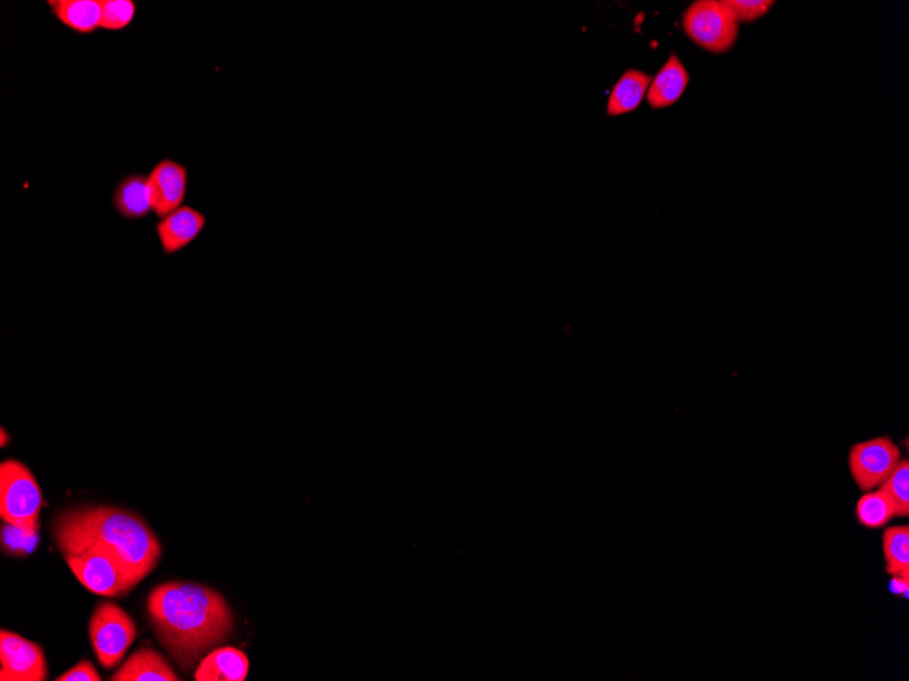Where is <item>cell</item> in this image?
Returning a JSON list of instances; mask_svg holds the SVG:
<instances>
[{
    "label": "cell",
    "instance_id": "obj_1",
    "mask_svg": "<svg viewBox=\"0 0 909 681\" xmlns=\"http://www.w3.org/2000/svg\"><path fill=\"white\" fill-rule=\"evenodd\" d=\"M147 614L164 648L188 672L211 646L233 630L227 600L215 589L191 582H166L147 597Z\"/></svg>",
    "mask_w": 909,
    "mask_h": 681
},
{
    "label": "cell",
    "instance_id": "obj_2",
    "mask_svg": "<svg viewBox=\"0 0 909 681\" xmlns=\"http://www.w3.org/2000/svg\"><path fill=\"white\" fill-rule=\"evenodd\" d=\"M56 545L97 542L117 557L138 584L157 568L161 542L145 519L118 507H80L62 513L54 525Z\"/></svg>",
    "mask_w": 909,
    "mask_h": 681
},
{
    "label": "cell",
    "instance_id": "obj_3",
    "mask_svg": "<svg viewBox=\"0 0 909 681\" xmlns=\"http://www.w3.org/2000/svg\"><path fill=\"white\" fill-rule=\"evenodd\" d=\"M80 584L103 597H120L138 585L119 559L97 542H57Z\"/></svg>",
    "mask_w": 909,
    "mask_h": 681
},
{
    "label": "cell",
    "instance_id": "obj_4",
    "mask_svg": "<svg viewBox=\"0 0 909 681\" xmlns=\"http://www.w3.org/2000/svg\"><path fill=\"white\" fill-rule=\"evenodd\" d=\"M681 26L690 42L713 55L727 54L738 42L740 24L726 0H696L683 11Z\"/></svg>",
    "mask_w": 909,
    "mask_h": 681
},
{
    "label": "cell",
    "instance_id": "obj_5",
    "mask_svg": "<svg viewBox=\"0 0 909 681\" xmlns=\"http://www.w3.org/2000/svg\"><path fill=\"white\" fill-rule=\"evenodd\" d=\"M43 492L33 472L17 460L0 465V516L24 529H40Z\"/></svg>",
    "mask_w": 909,
    "mask_h": 681
},
{
    "label": "cell",
    "instance_id": "obj_6",
    "mask_svg": "<svg viewBox=\"0 0 909 681\" xmlns=\"http://www.w3.org/2000/svg\"><path fill=\"white\" fill-rule=\"evenodd\" d=\"M89 631L97 660L106 669L117 667L136 638L135 623L113 602L97 605Z\"/></svg>",
    "mask_w": 909,
    "mask_h": 681
},
{
    "label": "cell",
    "instance_id": "obj_7",
    "mask_svg": "<svg viewBox=\"0 0 909 681\" xmlns=\"http://www.w3.org/2000/svg\"><path fill=\"white\" fill-rule=\"evenodd\" d=\"M901 460V450L891 438L877 437L850 449L848 469L856 486L867 493L881 487Z\"/></svg>",
    "mask_w": 909,
    "mask_h": 681
},
{
    "label": "cell",
    "instance_id": "obj_8",
    "mask_svg": "<svg viewBox=\"0 0 909 681\" xmlns=\"http://www.w3.org/2000/svg\"><path fill=\"white\" fill-rule=\"evenodd\" d=\"M0 680L44 681L48 679V667L44 651L37 644L22 635L2 630L0 633Z\"/></svg>",
    "mask_w": 909,
    "mask_h": 681
},
{
    "label": "cell",
    "instance_id": "obj_9",
    "mask_svg": "<svg viewBox=\"0 0 909 681\" xmlns=\"http://www.w3.org/2000/svg\"><path fill=\"white\" fill-rule=\"evenodd\" d=\"M153 212L160 218L180 209L187 195V167L172 160H163L147 177Z\"/></svg>",
    "mask_w": 909,
    "mask_h": 681
},
{
    "label": "cell",
    "instance_id": "obj_10",
    "mask_svg": "<svg viewBox=\"0 0 909 681\" xmlns=\"http://www.w3.org/2000/svg\"><path fill=\"white\" fill-rule=\"evenodd\" d=\"M206 227V217L193 207L182 206L161 218L157 235L166 255H175L198 239Z\"/></svg>",
    "mask_w": 909,
    "mask_h": 681
},
{
    "label": "cell",
    "instance_id": "obj_11",
    "mask_svg": "<svg viewBox=\"0 0 909 681\" xmlns=\"http://www.w3.org/2000/svg\"><path fill=\"white\" fill-rule=\"evenodd\" d=\"M689 73L680 57L671 52L669 59L653 78L647 94L648 106L653 109H665L676 106L689 85Z\"/></svg>",
    "mask_w": 909,
    "mask_h": 681
},
{
    "label": "cell",
    "instance_id": "obj_12",
    "mask_svg": "<svg viewBox=\"0 0 909 681\" xmlns=\"http://www.w3.org/2000/svg\"><path fill=\"white\" fill-rule=\"evenodd\" d=\"M249 672V657L243 651L227 646L205 657L194 678L197 681H244Z\"/></svg>",
    "mask_w": 909,
    "mask_h": 681
},
{
    "label": "cell",
    "instance_id": "obj_13",
    "mask_svg": "<svg viewBox=\"0 0 909 681\" xmlns=\"http://www.w3.org/2000/svg\"><path fill=\"white\" fill-rule=\"evenodd\" d=\"M113 681H177V674L163 655L151 648L134 651L111 678Z\"/></svg>",
    "mask_w": 909,
    "mask_h": 681
},
{
    "label": "cell",
    "instance_id": "obj_14",
    "mask_svg": "<svg viewBox=\"0 0 909 681\" xmlns=\"http://www.w3.org/2000/svg\"><path fill=\"white\" fill-rule=\"evenodd\" d=\"M653 83L651 75L631 68L617 80L607 100L609 117H623L635 112L647 97L649 85Z\"/></svg>",
    "mask_w": 909,
    "mask_h": 681
},
{
    "label": "cell",
    "instance_id": "obj_15",
    "mask_svg": "<svg viewBox=\"0 0 909 681\" xmlns=\"http://www.w3.org/2000/svg\"><path fill=\"white\" fill-rule=\"evenodd\" d=\"M51 13L72 31L91 34L101 25L100 0H50Z\"/></svg>",
    "mask_w": 909,
    "mask_h": 681
},
{
    "label": "cell",
    "instance_id": "obj_16",
    "mask_svg": "<svg viewBox=\"0 0 909 681\" xmlns=\"http://www.w3.org/2000/svg\"><path fill=\"white\" fill-rule=\"evenodd\" d=\"M113 206L127 219H142L153 211L147 177L130 175L120 182L113 194Z\"/></svg>",
    "mask_w": 909,
    "mask_h": 681
},
{
    "label": "cell",
    "instance_id": "obj_17",
    "mask_svg": "<svg viewBox=\"0 0 909 681\" xmlns=\"http://www.w3.org/2000/svg\"><path fill=\"white\" fill-rule=\"evenodd\" d=\"M855 516L862 527L879 529L886 527L896 517V512L888 494L878 487L876 492L872 490L861 496V499L856 502Z\"/></svg>",
    "mask_w": 909,
    "mask_h": 681
},
{
    "label": "cell",
    "instance_id": "obj_18",
    "mask_svg": "<svg viewBox=\"0 0 909 681\" xmlns=\"http://www.w3.org/2000/svg\"><path fill=\"white\" fill-rule=\"evenodd\" d=\"M883 550L886 571L890 575L909 579V528L899 525L885 530L883 535Z\"/></svg>",
    "mask_w": 909,
    "mask_h": 681
},
{
    "label": "cell",
    "instance_id": "obj_19",
    "mask_svg": "<svg viewBox=\"0 0 909 681\" xmlns=\"http://www.w3.org/2000/svg\"><path fill=\"white\" fill-rule=\"evenodd\" d=\"M40 529H24L13 524L4 523L2 527V550L10 557L24 558L31 556L40 542Z\"/></svg>",
    "mask_w": 909,
    "mask_h": 681
},
{
    "label": "cell",
    "instance_id": "obj_20",
    "mask_svg": "<svg viewBox=\"0 0 909 681\" xmlns=\"http://www.w3.org/2000/svg\"><path fill=\"white\" fill-rule=\"evenodd\" d=\"M881 488L895 506L896 517L909 516V463L901 460L897 469L886 479Z\"/></svg>",
    "mask_w": 909,
    "mask_h": 681
},
{
    "label": "cell",
    "instance_id": "obj_21",
    "mask_svg": "<svg viewBox=\"0 0 909 681\" xmlns=\"http://www.w3.org/2000/svg\"><path fill=\"white\" fill-rule=\"evenodd\" d=\"M101 25L107 31H123L134 20L136 6L132 0H100Z\"/></svg>",
    "mask_w": 909,
    "mask_h": 681
},
{
    "label": "cell",
    "instance_id": "obj_22",
    "mask_svg": "<svg viewBox=\"0 0 909 681\" xmlns=\"http://www.w3.org/2000/svg\"><path fill=\"white\" fill-rule=\"evenodd\" d=\"M726 3L738 24H752L762 20L776 4L770 0H726Z\"/></svg>",
    "mask_w": 909,
    "mask_h": 681
},
{
    "label": "cell",
    "instance_id": "obj_23",
    "mask_svg": "<svg viewBox=\"0 0 909 681\" xmlns=\"http://www.w3.org/2000/svg\"><path fill=\"white\" fill-rule=\"evenodd\" d=\"M57 681H101L100 673L89 660H83L70 671L63 673Z\"/></svg>",
    "mask_w": 909,
    "mask_h": 681
},
{
    "label": "cell",
    "instance_id": "obj_24",
    "mask_svg": "<svg viewBox=\"0 0 909 681\" xmlns=\"http://www.w3.org/2000/svg\"><path fill=\"white\" fill-rule=\"evenodd\" d=\"M891 576H894V579H891L889 584L890 592L894 594H899V596L902 594V596L907 598L909 592V579H902V576L897 575Z\"/></svg>",
    "mask_w": 909,
    "mask_h": 681
},
{
    "label": "cell",
    "instance_id": "obj_25",
    "mask_svg": "<svg viewBox=\"0 0 909 681\" xmlns=\"http://www.w3.org/2000/svg\"><path fill=\"white\" fill-rule=\"evenodd\" d=\"M0 435H2V443H0V446H2V448L8 447V443H10V436L8 437V431H6L4 427L0 430Z\"/></svg>",
    "mask_w": 909,
    "mask_h": 681
}]
</instances>
